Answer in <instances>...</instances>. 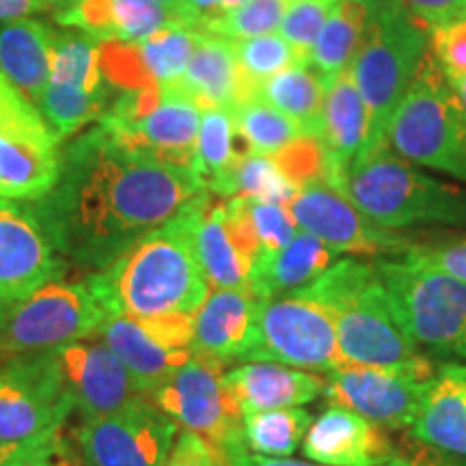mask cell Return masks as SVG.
<instances>
[{"label": "cell", "mask_w": 466, "mask_h": 466, "mask_svg": "<svg viewBox=\"0 0 466 466\" xmlns=\"http://www.w3.org/2000/svg\"><path fill=\"white\" fill-rule=\"evenodd\" d=\"M206 190L195 167L138 154L96 124L63 147L56 186L31 206L56 253L93 275Z\"/></svg>", "instance_id": "1"}, {"label": "cell", "mask_w": 466, "mask_h": 466, "mask_svg": "<svg viewBox=\"0 0 466 466\" xmlns=\"http://www.w3.org/2000/svg\"><path fill=\"white\" fill-rule=\"evenodd\" d=\"M208 208L209 190L86 277L106 316L195 318L209 294L195 248L197 225Z\"/></svg>", "instance_id": "2"}, {"label": "cell", "mask_w": 466, "mask_h": 466, "mask_svg": "<svg viewBox=\"0 0 466 466\" xmlns=\"http://www.w3.org/2000/svg\"><path fill=\"white\" fill-rule=\"evenodd\" d=\"M333 318L343 370H382L430 380L432 359L401 329L376 264L335 261L316 281L296 289Z\"/></svg>", "instance_id": "3"}, {"label": "cell", "mask_w": 466, "mask_h": 466, "mask_svg": "<svg viewBox=\"0 0 466 466\" xmlns=\"http://www.w3.org/2000/svg\"><path fill=\"white\" fill-rule=\"evenodd\" d=\"M337 190L384 229L466 227V188L419 171L412 162L395 156L389 145L360 154L343 173Z\"/></svg>", "instance_id": "4"}, {"label": "cell", "mask_w": 466, "mask_h": 466, "mask_svg": "<svg viewBox=\"0 0 466 466\" xmlns=\"http://www.w3.org/2000/svg\"><path fill=\"white\" fill-rule=\"evenodd\" d=\"M365 7L363 42L350 63L367 113L360 154L389 145V124L428 55V31L412 20L401 0H365Z\"/></svg>", "instance_id": "5"}, {"label": "cell", "mask_w": 466, "mask_h": 466, "mask_svg": "<svg viewBox=\"0 0 466 466\" xmlns=\"http://www.w3.org/2000/svg\"><path fill=\"white\" fill-rule=\"evenodd\" d=\"M387 143L412 165L466 184V110L430 50L389 124Z\"/></svg>", "instance_id": "6"}, {"label": "cell", "mask_w": 466, "mask_h": 466, "mask_svg": "<svg viewBox=\"0 0 466 466\" xmlns=\"http://www.w3.org/2000/svg\"><path fill=\"white\" fill-rule=\"evenodd\" d=\"M406 335L425 354L466 363V283L406 259L376 261Z\"/></svg>", "instance_id": "7"}, {"label": "cell", "mask_w": 466, "mask_h": 466, "mask_svg": "<svg viewBox=\"0 0 466 466\" xmlns=\"http://www.w3.org/2000/svg\"><path fill=\"white\" fill-rule=\"evenodd\" d=\"M97 124L138 154L195 167L201 108L177 86L119 91Z\"/></svg>", "instance_id": "8"}, {"label": "cell", "mask_w": 466, "mask_h": 466, "mask_svg": "<svg viewBox=\"0 0 466 466\" xmlns=\"http://www.w3.org/2000/svg\"><path fill=\"white\" fill-rule=\"evenodd\" d=\"M61 143L37 104L0 74V197L44 199L61 175Z\"/></svg>", "instance_id": "9"}, {"label": "cell", "mask_w": 466, "mask_h": 466, "mask_svg": "<svg viewBox=\"0 0 466 466\" xmlns=\"http://www.w3.org/2000/svg\"><path fill=\"white\" fill-rule=\"evenodd\" d=\"M104 319L106 311L89 283L56 279L0 316V357L48 352L91 339Z\"/></svg>", "instance_id": "10"}, {"label": "cell", "mask_w": 466, "mask_h": 466, "mask_svg": "<svg viewBox=\"0 0 466 466\" xmlns=\"http://www.w3.org/2000/svg\"><path fill=\"white\" fill-rule=\"evenodd\" d=\"M250 360L281 363L322 376L343 370L333 318L300 291L259 302L258 335L244 363Z\"/></svg>", "instance_id": "11"}, {"label": "cell", "mask_w": 466, "mask_h": 466, "mask_svg": "<svg viewBox=\"0 0 466 466\" xmlns=\"http://www.w3.org/2000/svg\"><path fill=\"white\" fill-rule=\"evenodd\" d=\"M72 412L55 350L0 357V447L61 430Z\"/></svg>", "instance_id": "12"}, {"label": "cell", "mask_w": 466, "mask_h": 466, "mask_svg": "<svg viewBox=\"0 0 466 466\" xmlns=\"http://www.w3.org/2000/svg\"><path fill=\"white\" fill-rule=\"evenodd\" d=\"M186 432L199 434L220 453L244 442L242 410L225 384V365L195 354L149 395Z\"/></svg>", "instance_id": "13"}, {"label": "cell", "mask_w": 466, "mask_h": 466, "mask_svg": "<svg viewBox=\"0 0 466 466\" xmlns=\"http://www.w3.org/2000/svg\"><path fill=\"white\" fill-rule=\"evenodd\" d=\"M177 432L151 398H141L110 415L83 419L74 442L83 466H162Z\"/></svg>", "instance_id": "14"}, {"label": "cell", "mask_w": 466, "mask_h": 466, "mask_svg": "<svg viewBox=\"0 0 466 466\" xmlns=\"http://www.w3.org/2000/svg\"><path fill=\"white\" fill-rule=\"evenodd\" d=\"M93 337L126 365L147 398L195 357V318L106 316Z\"/></svg>", "instance_id": "15"}, {"label": "cell", "mask_w": 466, "mask_h": 466, "mask_svg": "<svg viewBox=\"0 0 466 466\" xmlns=\"http://www.w3.org/2000/svg\"><path fill=\"white\" fill-rule=\"evenodd\" d=\"M289 212L299 231L318 238L333 253L357 255V258H380V255H404L412 240L367 218L352 201L326 184L311 179L302 184L299 195L289 203Z\"/></svg>", "instance_id": "16"}, {"label": "cell", "mask_w": 466, "mask_h": 466, "mask_svg": "<svg viewBox=\"0 0 466 466\" xmlns=\"http://www.w3.org/2000/svg\"><path fill=\"white\" fill-rule=\"evenodd\" d=\"M67 268L31 203L0 197V316L46 283L66 279Z\"/></svg>", "instance_id": "17"}, {"label": "cell", "mask_w": 466, "mask_h": 466, "mask_svg": "<svg viewBox=\"0 0 466 466\" xmlns=\"http://www.w3.org/2000/svg\"><path fill=\"white\" fill-rule=\"evenodd\" d=\"M55 357L74 410L83 419L110 415L147 398L126 365L96 337L56 348Z\"/></svg>", "instance_id": "18"}, {"label": "cell", "mask_w": 466, "mask_h": 466, "mask_svg": "<svg viewBox=\"0 0 466 466\" xmlns=\"http://www.w3.org/2000/svg\"><path fill=\"white\" fill-rule=\"evenodd\" d=\"M430 380L382 370H337L326 374L330 406H343L359 412L384 430L410 428L421 410Z\"/></svg>", "instance_id": "19"}, {"label": "cell", "mask_w": 466, "mask_h": 466, "mask_svg": "<svg viewBox=\"0 0 466 466\" xmlns=\"http://www.w3.org/2000/svg\"><path fill=\"white\" fill-rule=\"evenodd\" d=\"M395 451L384 428L343 406L326 408L302 441L305 458L324 466H382Z\"/></svg>", "instance_id": "20"}, {"label": "cell", "mask_w": 466, "mask_h": 466, "mask_svg": "<svg viewBox=\"0 0 466 466\" xmlns=\"http://www.w3.org/2000/svg\"><path fill=\"white\" fill-rule=\"evenodd\" d=\"M55 22L61 28H76L100 42L119 44H138L162 28L186 26L177 9L156 0H78L55 11Z\"/></svg>", "instance_id": "21"}, {"label": "cell", "mask_w": 466, "mask_h": 466, "mask_svg": "<svg viewBox=\"0 0 466 466\" xmlns=\"http://www.w3.org/2000/svg\"><path fill=\"white\" fill-rule=\"evenodd\" d=\"M259 299L247 289H212L195 313L192 350L218 363H244L258 335Z\"/></svg>", "instance_id": "22"}, {"label": "cell", "mask_w": 466, "mask_h": 466, "mask_svg": "<svg viewBox=\"0 0 466 466\" xmlns=\"http://www.w3.org/2000/svg\"><path fill=\"white\" fill-rule=\"evenodd\" d=\"M225 384L231 398L248 412L300 408L316 401L326 391V376L294 370L281 363L250 360L225 371Z\"/></svg>", "instance_id": "23"}, {"label": "cell", "mask_w": 466, "mask_h": 466, "mask_svg": "<svg viewBox=\"0 0 466 466\" xmlns=\"http://www.w3.org/2000/svg\"><path fill=\"white\" fill-rule=\"evenodd\" d=\"M365 104L348 67L326 86L324 96L322 127H319L318 141L324 151L322 179L326 184L339 188L343 173L365 147Z\"/></svg>", "instance_id": "24"}, {"label": "cell", "mask_w": 466, "mask_h": 466, "mask_svg": "<svg viewBox=\"0 0 466 466\" xmlns=\"http://www.w3.org/2000/svg\"><path fill=\"white\" fill-rule=\"evenodd\" d=\"M410 434L425 447L466 458V363H442Z\"/></svg>", "instance_id": "25"}, {"label": "cell", "mask_w": 466, "mask_h": 466, "mask_svg": "<svg viewBox=\"0 0 466 466\" xmlns=\"http://www.w3.org/2000/svg\"><path fill=\"white\" fill-rule=\"evenodd\" d=\"M335 253L318 238L299 231L289 244L275 253L258 258L248 279V291L259 300L291 294L307 288L333 266Z\"/></svg>", "instance_id": "26"}, {"label": "cell", "mask_w": 466, "mask_h": 466, "mask_svg": "<svg viewBox=\"0 0 466 466\" xmlns=\"http://www.w3.org/2000/svg\"><path fill=\"white\" fill-rule=\"evenodd\" d=\"M55 28L39 17L0 25V74L37 104L50 83Z\"/></svg>", "instance_id": "27"}, {"label": "cell", "mask_w": 466, "mask_h": 466, "mask_svg": "<svg viewBox=\"0 0 466 466\" xmlns=\"http://www.w3.org/2000/svg\"><path fill=\"white\" fill-rule=\"evenodd\" d=\"M177 86L201 110L236 108L240 102V74L229 39L199 33L195 52Z\"/></svg>", "instance_id": "28"}, {"label": "cell", "mask_w": 466, "mask_h": 466, "mask_svg": "<svg viewBox=\"0 0 466 466\" xmlns=\"http://www.w3.org/2000/svg\"><path fill=\"white\" fill-rule=\"evenodd\" d=\"M197 259L212 289H247L253 259L240 248L227 225L225 203L206 209L195 233Z\"/></svg>", "instance_id": "29"}, {"label": "cell", "mask_w": 466, "mask_h": 466, "mask_svg": "<svg viewBox=\"0 0 466 466\" xmlns=\"http://www.w3.org/2000/svg\"><path fill=\"white\" fill-rule=\"evenodd\" d=\"M227 225L250 259L275 253L299 233L289 208L255 197H231L225 203Z\"/></svg>", "instance_id": "30"}, {"label": "cell", "mask_w": 466, "mask_h": 466, "mask_svg": "<svg viewBox=\"0 0 466 466\" xmlns=\"http://www.w3.org/2000/svg\"><path fill=\"white\" fill-rule=\"evenodd\" d=\"M326 86L305 61L294 63L259 86L255 97L294 119L305 137H319Z\"/></svg>", "instance_id": "31"}, {"label": "cell", "mask_w": 466, "mask_h": 466, "mask_svg": "<svg viewBox=\"0 0 466 466\" xmlns=\"http://www.w3.org/2000/svg\"><path fill=\"white\" fill-rule=\"evenodd\" d=\"M367 26L365 0H339L311 50L309 66L329 86L352 63Z\"/></svg>", "instance_id": "32"}, {"label": "cell", "mask_w": 466, "mask_h": 466, "mask_svg": "<svg viewBox=\"0 0 466 466\" xmlns=\"http://www.w3.org/2000/svg\"><path fill=\"white\" fill-rule=\"evenodd\" d=\"M209 192L218 197H255L288 206L299 195V186L281 171L275 158L258 154H240L233 165L208 184Z\"/></svg>", "instance_id": "33"}, {"label": "cell", "mask_w": 466, "mask_h": 466, "mask_svg": "<svg viewBox=\"0 0 466 466\" xmlns=\"http://www.w3.org/2000/svg\"><path fill=\"white\" fill-rule=\"evenodd\" d=\"M102 42L76 28H55L50 56V83L83 86L91 91L113 89L102 72ZM115 91V89H113Z\"/></svg>", "instance_id": "34"}, {"label": "cell", "mask_w": 466, "mask_h": 466, "mask_svg": "<svg viewBox=\"0 0 466 466\" xmlns=\"http://www.w3.org/2000/svg\"><path fill=\"white\" fill-rule=\"evenodd\" d=\"M115 100L113 89L91 91L83 86L48 83L42 100L37 102L44 119L61 141L74 138L85 126L100 121L110 102Z\"/></svg>", "instance_id": "35"}, {"label": "cell", "mask_w": 466, "mask_h": 466, "mask_svg": "<svg viewBox=\"0 0 466 466\" xmlns=\"http://www.w3.org/2000/svg\"><path fill=\"white\" fill-rule=\"evenodd\" d=\"M313 419L305 408L248 412L242 417V432L250 453L268 458H291L302 445Z\"/></svg>", "instance_id": "36"}, {"label": "cell", "mask_w": 466, "mask_h": 466, "mask_svg": "<svg viewBox=\"0 0 466 466\" xmlns=\"http://www.w3.org/2000/svg\"><path fill=\"white\" fill-rule=\"evenodd\" d=\"M238 137L247 143L248 154L277 156L289 143L305 137L300 126L281 110L272 108L259 97H248L233 108Z\"/></svg>", "instance_id": "37"}, {"label": "cell", "mask_w": 466, "mask_h": 466, "mask_svg": "<svg viewBox=\"0 0 466 466\" xmlns=\"http://www.w3.org/2000/svg\"><path fill=\"white\" fill-rule=\"evenodd\" d=\"M231 44L238 74H240V102L255 97L259 86L268 83L272 76L300 61L294 48L279 33L259 35V37L240 39V42Z\"/></svg>", "instance_id": "38"}, {"label": "cell", "mask_w": 466, "mask_h": 466, "mask_svg": "<svg viewBox=\"0 0 466 466\" xmlns=\"http://www.w3.org/2000/svg\"><path fill=\"white\" fill-rule=\"evenodd\" d=\"M197 37L199 33L188 26H168L132 46L151 83L175 85L188 67Z\"/></svg>", "instance_id": "39"}, {"label": "cell", "mask_w": 466, "mask_h": 466, "mask_svg": "<svg viewBox=\"0 0 466 466\" xmlns=\"http://www.w3.org/2000/svg\"><path fill=\"white\" fill-rule=\"evenodd\" d=\"M236 119L231 108L201 110L199 137H197L195 168L206 182H214L238 158Z\"/></svg>", "instance_id": "40"}, {"label": "cell", "mask_w": 466, "mask_h": 466, "mask_svg": "<svg viewBox=\"0 0 466 466\" xmlns=\"http://www.w3.org/2000/svg\"><path fill=\"white\" fill-rule=\"evenodd\" d=\"M288 5V0H244L236 9L227 11L223 17L208 25L201 33L217 35L229 42L275 33L281 26Z\"/></svg>", "instance_id": "41"}, {"label": "cell", "mask_w": 466, "mask_h": 466, "mask_svg": "<svg viewBox=\"0 0 466 466\" xmlns=\"http://www.w3.org/2000/svg\"><path fill=\"white\" fill-rule=\"evenodd\" d=\"M339 0H296L285 9L279 35L294 48L300 61H311V50Z\"/></svg>", "instance_id": "42"}, {"label": "cell", "mask_w": 466, "mask_h": 466, "mask_svg": "<svg viewBox=\"0 0 466 466\" xmlns=\"http://www.w3.org/2000/svg\"><path fill=\"white\" fill-rule=\"evenodd\" d=\"M404 259L410 264L432 268V270L466 283V238L425 244L412 242L410 248L404 253Z\"/></svg>", "instance_id": "43"}, {"label": "cell", "mask_w": 466, "mask_h": 466, "mask_svg": "<svg viewBox=\"0 0 466 466\" xmlns=\"http://www.w3.org/2000/svg\"><path fill=\"white\" fill-rule=\"evenodd\" d=\"M430 44H432L430 52L450 83L466 78V22L434 31Z\"/></svg>", "instance_id": "44"}, {"label": "cell", "mask_w": 466, "mask_h": 466, "mask_svg": "<svg viewBox=\"0 0 466 466\" xmlns=\"http://www.w3.org/2000/svg\"><path fill=\"white\" fill-rule=\"evenodd\" d=\"M401 3L412 20L430 35L466 22V0H401Z\"/></svg>", "instance_id": "45"}, {"label": "cell", "mask_w": 466, "mask_h": 466, "mask_svg": "<svg viewBox=\"0 0 466 466\" xmlns=\"http://www.w3.org/2000/svg\"><path fill=\"white\" fill-rule=\"evenodd\" d=\"M11 466H83L78 451L63 439V428L46 434Z\"/></svg>", "instance_id": "46"}, {"label": "cell", "mask_w": 466, "mask_h": 466, "mask_svg": "<svg viewBox=\"0 0 466 466\" xmlns=\"http://www.w3.org/2000/svg\"><path fill=\"white\" fill-rule=\"evenodd\" d=\"M162 466H223V453L199 434L179 432L171 453Z\"/></svg>", "instance_id": "47"}, {"label": "cell", "mask_w": 466, "mask_h": 466, "mask_svg": "<svg viewBox=\"0 0 466 466\" xmlns=\"http://www.w3.org/2000/svg\"><path fill=\"white\" fill-rule=\"evenodd\" d=\"M242 3L244 0H182V17L186 26L201 33L208 25Z\"/></svg>", "instance_id": "48"}, {"label": "cell", "mask_w": 466, "mask_h": 466, "mask_svg": "<svg viewBox=\"0 0 466 466\" xmlns=\"http://www.w3.org/2000/svg\"><path fill=\"white\" fill-rule=\"evenodd\" d=\"M52 11L46 0H0V25L22 20V17H37L39 14Z\"/></svg>", "instance_id": "49"}, {"label": "cell", "mask_w": 466, "mask_h": 466, "mask_svg": "<svg viewBox=\"0 0 466 466\" xmlns=\"http://www.w3.org/2000/svg\"><path fill=\"white\" fill-rule=\"evenodd\" d=\"M382 466H453L442 460L441 456H436L425 447H410L408 451H395V456L391 460H387Z\"/></svg>", "instance_id": "50"}, {"label": "cell", "mask_w": 466, "mask_h": 466, "mask_svg": "<svg viewBox=\"0 0 466 466\" xmlns=\"http://www.w3.org/2000/svg\"><path fill=\"white\" fill-rule=\"evenodd\" d=\"M52 432H55V430H52ZM46 434H50V432H46ZM46 434H42V436H46ZM42 436H35V439H31V441L14 442V445H3V447H0V466H11V464H14L15 460L20 458L25 451L31 450V447L39 439H42Z\"/></svg>", "instance_id": "51"}, {"label": "cell", "mask_w": 466, "mask_h": 466, "mask_svg": "<svg viewBox=\"0 0 466 466\" xmlns=\"http://www.w3.org/2000/svg\"><path fill=\"white\" fill-rule=\"evenodd\" d=\"M250 464L253 466H324L318 462H305V460H294V458H268L258 456V453H250Z\"/></svg>", "instance_id": "52"}, {"label": "cell", "mask_w": 466, "mask_h": 466, "mask_svg": "<svg viewBox=\"0 0 466 466\" xmlns=\"http://www.w3.org/2000/svg\"><path fill=\"white\" fill-rule=\"evenodd\" d=\"M223 466H253L250 464V451L247 442L231 447L229 451L223 453Z\"/></svg>", "instance_id": "53"}, {"label": "cell", "mask_w": 466, "mask_h": 466, "mask_svg": "<svg viewBox=\"0 0 466 466\" xmlns=\"http://www.w3.org/2000/svg\"><path fill=\"white\" fill-rule=\"evenodd\" d=\"M451 85H453V89H456L460 102H462V106L466 110V78H460V80H456V83H451Z\"/></svg>", "instance_id": "54"}, {"label": "cell", "mask_w": 466, "mask_h": 466, "mask_svg": "<svg viewBox=\"0 0 466 466\" xmlns=\"http://www.w3.org/2000/svg\"><path fill=\"white\" fill-rule=\"evenodd\" d=\"M74 3H78V0H46V5H48V7L52 9V14H55V11H58V9H66Z\"/></svg>", "instance_id": "55"}, {"label": "cell", "mask_w": 466, "mask_h": 466, "mask_svg": "<svg viewBox=\"0 0 466 466\" xmlns=\"http://www.w3.org/2000/svg\"><path fill=\"white\" fill-rule=\"evenodd\" d=\"M156 3H162V5H167V7H173V9H177L179 14H182V0H156Z\"/></svg>", "instance_id": "56"}, {"label": "cell", "mask_w": 466, "mask_h": 466, "mask_svg": "<svg viewBox=\"0 0 466 466\" xmlns=\"http://www.w3.org/2000/svg\"><path fill=\"white\" fill-rule=\"evenodd\" d=\"M288 3H296V0H288Z\"/></svg>", "instance_id": "57"}]
</instances>
